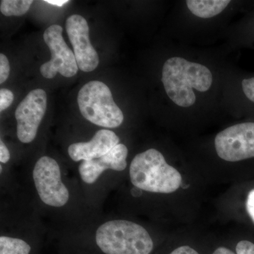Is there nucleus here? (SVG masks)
Returning a JSON list of instances; mask_svg holds the SVG:
<instances>
[{
  "mask_svg": "<svg viewBox=\"0 0 254 254\" xmlns=\"http://www.w3.org/2000/svg\"><path fill=\"white\" fill-rule=\"evenodd\" d=\"M162 82L167 95L175 105L190 108L196 100L193 90L208 91L213 83V74L201 64L173 57L164 63Z\"/></svg>",
  "mask_w": 254,
  "mask_h": 254,
  "instance_id": "obj_1",
  "label": "nucleus"
},
{
  "mask_svg": "<svg viewBox=\"0 0 254 254\" xmlns=\"http://www.w3.org/2000/svg\"><path fill=\"white\" fill-rule=\"evenodd\" d=\"M129 174L133 186L146 191L173 193L182 185L180 173L167 163L160 151L153 148L134 157Z\"/></svg>",
  "mask_w": 254,
  "mask_h": 254,
  "instance_id": "obj_2",
  "label": "nucleus"
},
{
  "mask_svg": "<svg viewBox=\"0 0 254 254\" xmlns=\"http://www.w3.org/2000/svg\"><path fill=\"white\" fill-rule=\"evenodd\" d=\"M97 245L106 254H150L153 242L145 228L128 220L107 222L96 232Z\"/></svg>",
  "mask_w": 254,
  "mask_h": 254,
  "instance_id": "obj_3",
  "label": "nucleus"
},
{
  "mask_svg": "<svg viewBox=\"0 0 254 254\" xmlns=\"http://www.w3.org/2000/svg\"><path fill=\"white\" fill-rule=\"evenodd\" d=\"M77 100L81 115L91 123L105 128H116L123 124V111L103 82H88L78 92Z\"/></svg>",
  "mask_w": 254,
  "mask_h": 254,
  "instance_id": "obj_4",
  "label": "nucleus"
},
{
  "mask_svg": "<svg viewBox=\"0 0 254 254\" xmlns=\"http://www.w3.org/2000/svg\"><path fill=\"white\" fill-rule=\"evenodd\" d=\"M33 178L43 203L53 207H62L67 203L69 193L62 182L60 166L54 159L40 158L33 169Z\"/></svg>",
  "mask_w": 254,
  "mask_h": 254,
  "instance_id": "obj_5",
  "label": "nucleus"
},
{
  "mask_svg": "<svg viewBox=\"0 0 254 254\" xmlns=\"http://www.w3.org/2000/svg\"><path fill=\"white\" fill-rule=\"evenodd\" d=\"M215 147L225 161L254 158V123L237 124L220 131L215 137Z\"/></svg>",
  "mask_w": 254,
  "mask_h": 254,
  "instance_id": "obj_6",
  "label": "nucleus"
},
{
  "mask_svg": "<svg viewBox=\"0 0 254 254\" xmlns=\"http://www.w3.org/2000/svg\"><path fill=\"white\" fill-rule=\"evenodd\" d=\"M63 32L62 26L52 25L43 34L45 43L52 55L51 60L41 66V74L45 78H54L58 73L65 77H72L78 72L74 53L65 43Z\"/></svg>",
  "mask_w": 254,
  "mask_h": 254,
  "instance_id": "obj_7",
  "label": "nucleus"
},
{
  "mask_svg": "<svg viewBox=\"0 0 254 254\" xmlns=\"http://www.w3.org/2000/svg\"><path fill=\"white\" fill-rule=\"evenodd\" d=\"M46 108L47 94L41 88L30 92L20 103L15 112L20 141L28 143L35 139Z\"/></svg>",
  "mask_w": 254,
  "mask_h": 254,
  "instance_id": "obj_8",
  "label": "nucleus"
},
{
  "mask_svg": "<svg viewBox=\"0 0 254 254\" xmlns=\"http://www.w3.org/2000/svg\"><path fill=\"white\" fill-rule=\"evenodd\" d=\"M66 30L78 68L84 72L94 71L99 64V58L90 41L86 20L81 15H71L66 19Z\"/></svg>",
  "mask_w": 254,
  "mask_h": 254,
  "instance_id": "obj_9",
  "label": "nucleus"
},
{
  "mask_svg": "<svg viewBox=\"0 0 254 254\" xmlns=\"http://www.w3.org/2000/svg\"><path fill=\"white\" fill-rule=\"evenodd\" d=\"M127 155L126 145L119 143L103 156L82 162L78 168L80 176L85 183L91 185L106 170L123 171L127 168Z\"/></svg>",
  "mask_w": 254,
  "mask_h": 254,
  "instance_id": "obj_10",
  "label": "nucleus"
},
{
  "mask_svg": "<svg viewBox=\"0 0 254 254\" xmlns=\"http://www.w3.org/2000/svg\"><path fill=\"white\" fill-rule=\"evenodd\" d=\"M119 142L120 138L115 132L108 129L99 130L91 141L70 145L68 155L76 162L99 158L115 148Z\"/></svg>",
  "mask_w": 254,
  "mask_h": 254,
  "instance_id": "obj_11",
  "label": "nucleus"
},
{
  "mask_svg": "<svg viewBox=\"0 0 254 254\" xmlns=\"http://www.w3.org/2000/svg\"><path fill=\"white\" fill-rule=\"evenodd\" d=\"M229 0H187L189 10L194 16L202 18H213L225 10L230 4Z\"/></svg>",
  "mask_w": 254,
  "mask_h": 254,
  "instance_id": "obj_12",
  "label": "nucleus"
},
{
  "mask_svg": "<svg viewBox=\"0 0 254 254\" xmlns=\"http://www.w3.org/2000/svg\"><path fill=\"white\" fill-rule=\"evenodd\" d=\"M31 247L25 241L12 237H0V254H29Z\"/></svg>",
  "mask_w": 254,
  "mask_h": 254,
  "instance_id": "obj_13",
  "label": "nucleus"
},
{
  "mask_svg": "<svg viewBox=\"0 0 254 254\" xmlns=\"http://www.w3.org/2000/svg\"><path fill=\"white\" fill-rule=\"evenodd\" d=\"M32 0H2L0 11L6 16H20L26 14L31 7Z\"/></svg>",
  "mask_w": 254,
  "mask_h": 254,
  "instance_id": "obj_14",
  "label": "nucleus"
},
{
  "mask_svg": "<svg viewBox=\"0 0 254 254\" xmlns=\"http://www.w3.org/2000/svg\"><path fill=\"white\" fill-rule=\"evenodd\" d=\"M14 101V94L12 92L6 88L0 90V111L7 109Z\"/></svg>",
  "mask_w": 254,
  "mask_h": 254,
  "instance_id": "obj_15",
  "label": "nucleus"
},
{
  "mask_svg": "<svg viewBox=\"0 0 254 254\" xmlns=\"http://www.w3.org/2000/svg\"><path fill=\"white\" fill-rule=\"evenodd\" d=\"M10 66L9 60L4 54L0 55V83H3L9 77Z\"/></svg>",
  "mask_w": 254,
  "mask_h": 254,
  "instance_id": "obj_16",
  "label": "nucleus"
},
{
  "mask_svg": "<svg viewBox=\"0 0 254 254\" xmlns=\"http://www.w3.org/2000/svg\"><path fill=\"white\" fill-rule=\"evenodd\" d=\"M242 86L247 98L254 103V77L244 79L242 82Z\"/></svg>",
  "mask_w": 254,
  "mask_h": 254,
  "instance_id": "obj_17",
  "label": "nucleus"
},
{
  "mask_svg": "<svg viewBox=\"0 0 254 254\" xmlns=\"http://www.w3.org/2000/svg\"><path fill=\"white\" fill-rule=\"evenodd\" d=\"M237 254H254V245L250 241H241L237 244Z\"/></svg>",
  "mask_w": 254,
  "mask_h": 254,
  "instance_id": "obj_18",
  "label": "nucleus"
},
{
  "mask_svg": "<svg viewBox=\"0 0 254 254\" xmlns=\"http://www.w3.org/2000/svg\"><path fill=\"white\" fill-rule=\"evenodd\" d=\"M247 210L254 222V190H251L247 197Z\"/></svg>",
  "mask_w": 254,
  "mask_h": 254,
  "instance_id": "obj_19",
  "label": "nucleus"
},
{
  "mask_svg": "<svg viewBox=\"0 0 254 254\" xmlns=\"http://www.w3.org/2000/svg\"><path fill=\"white\" fill-rule=\"evenodd\" d=\"M10 159L9 150L2 141H0V161L1 163H6Z\"/></svg>",
  "mask_w": 254,
  "mask_h": 254,
  "instance_id": "obj_20",
  "label": "nucleus"
},
{
  "mask_svg": "<svg viewBox=\"0 0 254 254\" xmlns=\"http://www.w3.org/2000/svg\"><path fill=\"white\" fill-rule=\"evenodd\" d=\"M170 254H199L193 249L190 248L189 246H183L179 247L175 251H173Z\"/></svg>",
  "mask_w": 254,
  "mask_h": 254,
  "instance_id": "obj_21",
  "label": "nucleus"
},
{
  "mask_svg": "<svg viewBox=\"0 0 254 254\" xmlns=\"http://www.w3.org/2000/svg\"><path fill=\"white\" fill-rule=\"evenodd\" d=\"M45 2L55 5V6H62L68 3V1H66V0H46V1H45Z\"/></svg>",
  "mask_w": 254,
  "mask_h": 254,
  "instance_id": "obj_22",
  "label": "nucleus"
},
{
  "mask_svg": "<svg viewBox=\"0 0 254 254\" xmlns=\"http://www.w3.org/2000/svg\"><path fill=\"white\" fill-rule=\"evenodd\" d=\"M213 254H235L231 250L225 248V247H220L215 251Z\"/></svg>",
  "mask_w": 254,
  "mask_h": 254,
  "instance_id": "obj_23",
  "label": "nucleus"
}]
</instances>
